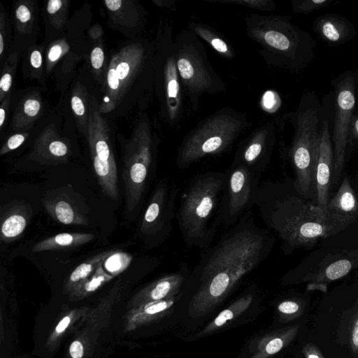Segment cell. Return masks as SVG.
Returning a JSON list of instances; mask_svg holds the SVG:
<instances>
[{"instance_id": "1", "label": "cell", "mask_w": 358, "mask_h": 358, "mask_svg": "<svg viewBox=\"0 0 358 358\" xmlns=\"http://www.w3.org/2000/svg\"><path fill=\"white\" fill-rule=\"evenodd\" d=\"M275 238L248 212L213 245L205 249L189 280L197 283L189 313L202 317L213 310L269 255Z\"/></svg>"}, {"instance_id": "2", "label": "cell", "mask_w": 358, "mask_h": 358, "mask_svg": "<svg viewBox=\"0 0 358 358\" xmlns=\"http://www.w3.org/2000/svg\"><path fill=\"white\" fill-rule=\"evenodd\" d=\"M254 205L267 229L278 236L287 254L338 233L320 208L299 194H289L278 182L259 185Z\"/></svg>"}, {"instance_id": "3", "label": "cell", "mask_w": 358, "mask_h": 358, "mask_svg": "<svg viewBox=\"0 0 358 358\" xmlns=\"http://www.w3.org/2000/svg\"><path fill=\"white\" fill-rule=\"evenodd\" d=\"M250 38L270 66L299 72L313 61L316 41L309 32L294 24L287 15L251 13L245 18Z\"/></svg>"}, {"instance_id": "4", "label": "cell", "mask_w": 358, "mask_h": 358, "mask_svg": "<svg viewBox=\"0 0 358 358\" xmlns=\"http://www.w3.org/2000/svg\"><path fill=\"white\" fill-rule=\"evenodd\" d=\"M226 173L195 175L181 194L176 214L181 237L189 248L210 246L220 224V209Z\"/></svg>"}, {"instance_id": "5", "label": "cell", "mask_w": 358, "mask_h": 358, "mask_svg": "<svg viewBox=\"0 0 358 358\" xmlns=\"http://www.w3.org/2000/svg\"><path fill=\"white\" fill-rule=\"evenodd\" d=\"M250 126L248 117L229 107L222 108L200 121L178 148L176 164L184 170L208 157L227 151Z\"/></svg>"}, {"instance_id": "6", "label": "cell", "mask_w": 358, "mask_h": 358, "mask_svg": "<svg viewBox=\"0 0 358 358\" xmlns=\"http://www.w3.org/2000/svg\"><path fill=\"white\" fill-rule=\"evenodd\" d=\"M177 68L185 97L194 110L204 94L226 91V84L213 69L200 38L189 29H182L174 39Z\"/></svg>"}, {"instance_id": "7", "label": "cell", "mask_w": 358, "mask_h": 358, "mask_svg": "<svg viewBox=\"0 0 358 358\" xmlns=\"http://www.w3.org/2000/svg\"><path fill=\"white\" fill-rule=\"evenodd\" d=\"M155 145L147 118L140 121L122 151L126 207L134 210L141 201L154 167Z\"/></svg>"}, {"instance_id": "8", "label": "cell", "mask_w": 358, "mask_h": 358, "mask_svg": "<svg viewBox=\"0 0 358 358\" xmlns=\"http://www.w3.org/2000/svg\"><path fill=\"white\" fill-rule=\"evenodd\" d=\"M170 23L159 30L157 62L161 114L171 126L176 127L184 117L185 96L177 68L174 39Z\"/></svg>"}, {"instance_id": "9", "label": "cell", "mask_w": 358, "mask_h": 358, "mask_svg": "<svg viewBox=\"0 0 358 358\" xmlns=\"http://www.w3.org/2000/svg\"><path fill=\"white\" fill-rule=\"evenodd\" d=\"M334 92V123L332 136L334 170L332 182L336 183L345 162L349 145L350 122L356 107L355 73L350 70L339 74L332 81Z\"/></svg>"}, {"instance_id": "10", "label": "cell", "mask_w": 358, "mask_h": 358, "mask_svg": "<svg viewBox=\"0 0 358 358\" xmlns=\"http://www.w3.org/2000/svg\"><path fill=\"white\" fill-rule=\"evenodd\" d=\"M146 58V50L140 43L128 45L112 57L106 71L104 97L99 108L101 113H109L119 106Z\"/></svg>"}, {"instance_id": "11", "label": "cell", "mask_w": 358, "mask_h": 358, "mask_svg": "<svg viewBox=\"0 0 358 358\" xmlns=\"http://www.w3.org/2000/svg\"><path fill=\"white\" fill-rule=\"evenodd\" d=\"M109 128L99 110L90 118L87 138L94 171L103 193L119 199L117 169L110 138Z\"/></svg>"}, {"instance_id": "12", "label": "cell", "mask_w": 358, "mask_h": 358, "mask_svg": "<svg viewBox=\"0 0 358 358\" xmlns=\"http://www.w3.org/2000/svg\"><path fill=\"white\" fill-rule=\"evenodd\" d=\"M225 173L220 209V224L233 227L254 206L259 180L245 166L235 161Z\"/></svg>"}, {"instance_id": "13", "label": "cell", "mask_w": 358, "mask_h": 358, "mask_svg": "<svg viewBox=\"0 0 358 358\" xmlns=\"http://www.w3.org/2000/svg\"><path fill=\"white\" fill-rule=\"evenodd\" d=\"M180 187L162 179L158 181L140 225V232L152 245H159L170 236L176 219V201Z\"/></svg>"}, {"instance_id": "14", "label": "cell", "mask_w": 358, "mask_h": 358, "mask_svg": "<svg viewBox=\"0 0 358 358\" xmlns=\"http://www.w3.org/2000/svg\"><path fill=\"white\" fill-rule=\"evenodd\" d=\"M280 123L270 121L258 128L238 148L234 161L245 166L258 180L271 160Z\"/></svg>"}, {"instance_id": "15", "label": "cell", "mask_w": 358, "mask_h": 358, "mask_svg": "<svg viewBox=\"0 0 358 358\" xmlns=\"http://www.w3.org/2000/svg\"><path fill=\"white\" fill-rule=\"evenodd\" d=\"M333 170L334 148L329 123L328 120H322L316 169L315 202V205L322 211L330 199Z\"/></svg>"}, {"instance_id": "16", "label": "cell", "mask_w": 358, "mask_h": 358, "mask_svg": "<svg viewBox=\"0 0 358 358\" xmlns=\"http://www.w3.org/2000/svg\"><path fill=\"white\" fill-rule=\"evenodd\" d=\"M325 217L338 231L345 229L358 218V195L345 177L334 196L323 210Z\"/></svg>"}, {"instance_id": "17", "label": "cell", "mask_w": 358, "mask_h": 358, "mask_svg": "<svg viewBox=\"0 0 358 358\" xmlns=\"http://www.w3.org/2000/svg\"><path fill=\"white\" fill-rule=\"evenodd\" d=\"M71 149L55 128L48 126L35 141L29 158L48 166H58L68 162Z\"/></svg>"}, {"instance_id": "18", "label": "cell", "mask_w": 358, "mask_h": 358, "mask_svg": "<svg viewBox=\"0 0 358 358\" xmlns=\"http://www.w3.org/2000/svg\"><path fill=\"white\" fill-rule=\"evenodd\" d=\"M313 30L330 46L343 45L356 35L355 25L346 17L333 13L320 15L313 22Z\"/></svg>"}, {"instance_id": "19", "label": "cell", "mask_w": 358, "mask_h": 358, "mask_svg": "<svg viewBox=\"0 0 358 358\" xmlns=\"http://www.w3.org/2000/svg\"><path fill=\"white\" fill-rule=\"evenodd\" d=\"M43 206L55 221L66 225H87L88 219L67 193L54 190L43 200Z\"/></svg>"}, {"instance_id": "20", "label": "cell", "mask_w": 358, "mask_h": 358, "mask_svg": "<svg viewBox=\"0 0 358 358\" xmlns=\"http://www.w3.org/2000/svg\"><path fill=\"white\" fill-rule=\"evenodd\" d=\"M32 215V208L24 201H14L1 209L0 239L10 243L24 233Z\"/></svg>"}, {"instance_id": "21", "label": "cell", "mask_w": 358, "mask_h": 358, "mask_svg": "<svg viewBox=\"0 0 358 358\" xmlns=\"http://www.w3.org/2000/svg\"><path fill=\"white\" fill-rule=\"evenodd\" d=\"M352 262L348 259L334 261L316 273L306 277L310 290L327 292L329 283L346 275L352 269Z\"/></svg>"}, {"instance_id": "22", "label": "cell", "mask_w": 358, "mask_h": 358, "mask_svg": "<svg viewBox=\"0 0 358 358\" xmlns=\"http://www.w3.org/2000/svg\"><path fill=\"white\" fill-rule=\"evenodd\" d=\"M298 331L299 326L294 325L264 337L258 342L255 352L250 358H270L289 344Z\"/></svg>"}, {"instance_id": "23", "label": "cell", "mask_w": 358, "mask_h": 358, "mask_svg": "<svg viewBox=\"0 0 358 358\" xmlns=\"http://www.w3.org/2000/svg\"><path fill=\"white\" fill-rule=\"evenodd\" d=\"M94 238L89 233H61L48 237L36 243L32 251L35 252L50 250H66L85 245Z\"/></svg>"}, {"instance_id": "24", "label": "cell", "mask_w": 358, "mask_h": 358, "mask_svg": "<svg viewBox=\"0 0 358 358\" xmlns=\"http://www.w3.org/2000/svg\"><path fill=\"white\" fill-rule=\"evenodd\" d=\"M254 299L255 294L250 292L240 296L227 308L221 311L197 336H201L217 331L229 321L235 319L250 307Z\"/></svg>"}, {"instance_id": "25", "label": "cell", "mask_w": 358, "mask_h": 358, "mask_svg": "<svg viewBox=\"0 0 358 358\" xmlns=\"http://www.w3.org/2000/svg\"><path fill=\"white\" fill-rule=\"evenodd\" d=\"M42 110V103L39 95L35 93L27 94L19 103L13 117L14 129H24L31 125L39 117Z\"/></svg>"}, {"instance_id": "26", "label": "cell", "mask_w": 358, "mask_h": 358, "mask_svg": "<svg viewBox=\"0 0 358 358\" xmlns=\"http://www.w3.org/2000/svg\"><path fill=\"white\" fill-rule=\"evenodd\" d=\"M188 29L195 34L199 38L206 41L220 55L227 59L235 57L233 47L220 34L210 27L192 22L188 24Z\"/></svg>"}, {"instance_id": "27", "label": "cell", "mask_w": 358, "mask_h": 358, "mask_svg": "<svg viewBox=\"0 0 358 358\" xmlns=\"http://www.w3.org/2000/svg\"><path fill=\"white\" fill-rule=\"evenodd\" d=\"M106 7L114 22L122 25L133 27L136 25L140 13L131 1L106 0Z\"/></svg>"}, {"instance_id": "28", "label": "cell", "mask_w": 358, "mask_h": 358, "mask_svg": "<svg viewBox=\"0 0 358 358\" xmlns=\"http://www.w3.org/2000/svg\"><path fill=\"white\" fill-rule=\"evenodd\" d=\"M114 250H106L87 259L85 262L79 264L69 275L66 286L75 287L85 280L91 276L96 269L103 265L106 259Z\"/></svg>"}, {"instance_id": "29", "label": "cell", "mask_w": 358, "mask_h": 358, "mask_svg": "<svg viewBox=\"0 0 358 358\" xmlns=\"http://www.w3.org/2000/svg\"><path fill=\"white\" fill-rule=\"evenodd\" d=\"M71 105L77 122L80 124V128H84L86 135L90 117H87V103L84 90L80 87H77L74 90L71 100Z\"/></svg>"}, {"instance_id": "30", "label": "cell", "mask_w": 358, "mask_h": 358, "mask_svg": "<svg viewBox=\"0 0 358 358\" xmlns=\"http://www.w3.org/2000/svg\"><path fill=\"white\" fill-rule=\"evenodd\" d=\"M132 260V256L127 252L114 250L104 261L103 267L112 275H116L126 270Z\"/></svg>"}, {"instance_id": "31", "label": "cell", "mask_w": 358, "mask_h": 358, "mask_svg": "<svg viewBox=\"0 0 358 358\" xmlns=\"http://www.w3.org/2000/svg\"><path fill=\"white\" fill-rule=\"evenodd\" d=\"M113 277V275L105 271L103 266H101L91 276L75 287L77 288V292L90 293L94 292L103 284L111 280Z\"/></svg>"}, {"instance_id": "32", "label": "cell", "mask_w": 358, "mask_h": 358, "mask_svg": "<svg viewBox=\"0 0 358 358\" xmlns=\"http://www.w3.org/2000/svg\"><path fill=\"white\" fill-rule=\"evenodd\" d=\"M69 1L66 0H50L47 3L46 10L50 22L57 28L64 24Z\"/></svg>"}, {"instance_id": "33", "label": "cell", "mask_w": 358, "mask_h": 358, "mask_svg": "<svg viewBox=\"0 0 358 358\" xmlns=\"http://www.w3.org/2000/svg\"><path fill=\"white\" fill-rule=\"evenodd\" d=\"M17 55L14 53L12 57H10L5 64L3 69L2 75L0 80V101L1 103L4 99L10 94V90L12 87L13 76L16 68Z\"/></svg>"}, {"instance_id": "34", "label": "cell", "mask_w": 358, "mask_h": 358, "mask_svg": "<svg viewBox=\"0 0 358 358\" xmlns=\"http://www.w3.org/2000/svg\"><path fill=\"white\" fill-rule=\"evenodd\" d=\"M15 20L17 28L21 31H25L31 27L34 20V12L28 1L20 2L16 6Z\"/></svg>"}, {"instance_id": "35", "label": "cell", "mask_w": 358, "mask_h": 358, "mask_svg": "<svg viewBox=\"0 0 358 358\" xmlns=\"http://www.w3.org/2000/svg\"><path fill=\"white\" fill-rule=\"evenodd\" d=\"M210 3L236 4L260 11H271L275 9V3L272 0H205Z\"/></svg>"}, {"instance_id": "36", "label": "cell", "mask_w": 358, "mask_h": 358, "mask_svg": "<svg viewBox=\"0 0 358 358\" xmlns=\"http://www.w3.org/2000/svg\"><path fill=\"white\" fill-rule=\"evenodd\" d=\"M334 0H292V8L294 13L308 14L315 10L329 6Z\"/></svg>"}, {"instance_id": "37", "label": "cell", "mask_w": 358, "mask_h": 358, "mask_svg": "<svg viewBox=\"0 0 358 358\" xmlns=\"http://www.w3.org/2000/svg\"><path fill=\"white\" fill-rule=\"evenodd\" d=\"M67 45L64 41H58L54 43L49 48L47 53L46 66L50 70L55 64L66 52Z\"/></svg>"}, {"instance_id": "38", "label": "cell", "mask_w": 358, "mask_h": 358, "mask_svg": "<svg viewBox=\"0 0 358 358\" xmlns=\"http://www.w3.org/2000/svg\"><path fill=\"white\" fill-rule=\"evenodd\" d=\"M278 312L286 317H295L302 313L301 302L294 299H287L281 301L277 307Z\"/></svg>"}, {"instance_id": "39", "label": "cell", "mask_w": 358, "mask_h": 358, "mask_svg": "<svg viewBox=\"0 0 358 358\" xmlns=\"http://www.w3.org/2000/svg\"><path fill=\"white\" fill-rule=\"evenodd\" d=\"M28 136V133H20L10 136L1 148L0 155H6L19 148L24 142Z\"/></svg>"}, {"instance_id": "40", "label": "cell", "mask_w": 358, "mask_h": 358, "mask_svg": "<svg viewBox=\"0 0 358 358\" xmlns=\"http://www.w3.org/2000/svg\"><path fill=\"white\" fill-rule=\"evenodd\" d=\"M104 52L101 47L96 46L92 50L90 55V62L94 72L101 73L104 63Z\"/></svg>"}, {"instance_id": "41", "label": "cell", "mask_w": 358, "mask_h": 358, "mask_svg": "<svg viewBox=\"0 0 358 358\" xmlns=\"http://www.w3.org/2000/svg\"><path fill=\"white\" fill-rule=\"evenodd\" d=\"M350 330V345L355 352H358V310L352 317Z\"/></svg>"}, {"instance_id": "42", "label": "cell", "mask_w": 358, "mask_h": 358, "mask_svg": "<svg viewBox=\"0 0 358 358\" xmlns=\"http://www.w3.org/2000/svg\"><path fill=\"white\" fill-rule=\"evenodd\" d=\"M352 142L358 143V113L355 111L349 131V145Z\"/></svg>"}, {"instance_id": "43", "label": "cell", "mask_w": 358, "mask_h": 358, "mask_svg": "<svg viewBox=\"0 0 358 358\" xmlns=\"http://www.w3.org/2000/svg\"><path fill=\"white\" fill-rule=\"evenodd\" d=\"M3 13L1 12V20H0V56L1 58L3 57V53L6 48V36H7V32H6V18L4 17Z\"/></svg>"}, {"instance_id": "44", "label": "cell", "mask_w": 358, "mask_h": 358, "mask_svg": "<svg viewBox=\"0 0 358 358\" xmlns=\"http://www.w3.org/2000/svg\"><path fill=\"white\" fill-rule=\"evenodd\" d=\"M303 354L305 358H324L318 348L311 343L303 347Z\"/></svg>"}, {"instance_id": "45", "label": "cell", "mask_w": 358, "mask_h": 358, "mask_svg": "<svg viewBox=\"0 0 358 358\" xmlns=\"http://www.w3.org/2000/svg\"><path fill=\"white\" fill-rule=\"evenodd\" d=\"M29 62L33 69L36 70L41 69L43 56L40 49H35L31 51L29 56Z\"/></svg>"}, {"instance_id": "46", "label": "cell", "mask_w": 358, "mask_h": 358, "mask_svg": "<svg viewBox=\"0 0 358 358\" xmlns=\"http://www.w3.org/2000/svg\"><path fill=\"white\" fill-rule=\"evenodd\" d=\"M69 352L72 358H82L83 356V346L80 341L73 342L69 348Z\"/></svg>"}, {"instance_id": "47", "label": "cell", "mask_w": 358, "mask_h": 358, "mask_svg": "<svg viewBox=\"0 0 358 358\" xmlns=\"http://www.w3.org/2000/svg\"><path fill=\"white\" fill-rule=\"evenodd\" d=\"M10 94L6 96L1 103L0 109V128L2 129L3 125L5 123L8 108L9 106Z\"/></svg>"}, {"instance_id": "48", "label": "cell", "mask_w": 358, "mask_h": 358, "mask_svg": "<svg viewBox=\"0 0 358 358\" xmlns=\"http://www.w3.org/2000/svg\"><path fill=\"white\" fill-rule=\"evenodd\" d=\"M71 319L69 316L64 317L55 328L56 332L60 334L63 332L70 323Z\"/></svg>"}, {"instance_id": "49", "label": "cell", "mask_w": 358, "mask_h": 358, "mask_svg": "<svg viewBox=\"0 0 358 358\" xmlns=\"http://www.w3.org/2000/svg\"><path fill=\"white\" fill-rule=\"evenodd\" d=\"M154 3H155L157 6L159 7H165L168 8H171L172 7L176 6V1L175 0H157V1H152Z\"/></svg>"}, {"instance_id": "50", "label": "cell", "mask_w": 358, "mask_h": 358, "mask_svg": "<svg viewBox=\"0 0 358 358\" xmlns=\"http://www.w3.org/2000/svg\"><path fill=\"white\" fill-rule=\"evenodd\" d=\"M355 73V86H356V107L355 111L358 113V66L356 70L354 71Z\"/></svg>"}]
</instances>
